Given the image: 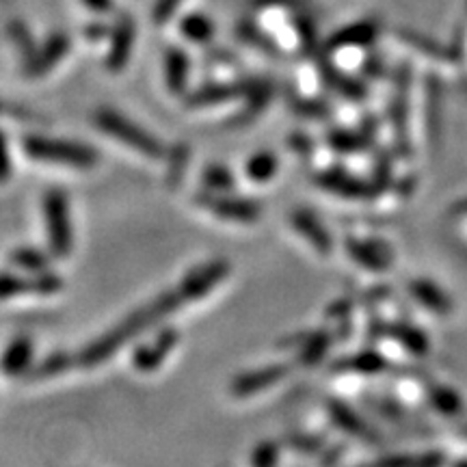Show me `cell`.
I'll use <instances>...</instances> for the list:
<instances>
[{
    "label": "cell",
    "instance_id": "obj_21",
    "mask_svg": "<svg viewBox=\"0 0 467 467\" xmlns=\"http://www.w3.org/2000/svg\"><path fill=\"white\" fill-rule=\"evenodd\" d=\"M277 167L279 160L275 159L270 152H258V154H253L252 159L247 160V175L253 182H267L273 178Z\"/></svg>",
    "mask_w": 467,
    "mask_h": 467
},
{
    "label": "cell",
    "instance_id": "obj_5",
    "mask_svg": "<svg viewBox=\"0 0 467 467\" xmlns=\"http://www.w3.org/2000/svg\"><path fill=\"white\" fill-rule=\"evenodd\" d=\"M63 288V279L51 269L35 275L19 273H0V301L24 297V294H39V297H52Z\"/></svg>",
    "mask_w": 467,
    "mask_h": 467
},
{
    "label": "cell",
    "instance_id": "obj_23",
    "mask_svg": "<svg viewBox=\"0 0 467 467\" xmlns=\"http://www.w3.org/2000/svg\"><path fill=\"white\" fill-rule=\"evenodd\" d=\"M372 35H375V28H372V24H368V22L353 24L351 28H344V31L338 33V35H333L331 48L353 46V43H366V42H370Z\"/></svg>",
    "mask_w": 467,
    "mask_h": 467
},
{
    "label": "cell",
    "instance_id": "obj_13",
    "mask_svg": "<svg viewBox=\"0 0 467 467\" xmlns=\"http://www.w3.org/2000/svg\"><path fill=\"white\" fill-rule=\"evenodd\" d=\"M33 340L28 336H18L9 342V346L4 348L3 357H0V370L7 377L24 375L28 368H33Z\"/></svg>",
    "mask_w": 467,
    "mask_h": 467
},
{
    "label": "cell",
    "instance_id": "obj_24",
    "mask_svg": "<svg viewBox=\"0 0 467 467\" xmlns=\"http://www.w3.org/2000/svg\"><path fill=\"white\" fill-rule=\"evenodd\" d=\"M9 37L13 39V43H16L18 51L24 54V58H28L33 52H35V43H33V35L27 28V24L22 22L9 24Z\"/></svg>",
    "mask_w": 467,
    "mask_h": 467
},
{
    "label": "cell",
    "instance_id": "obj_30",
    "mask_svg": "<svg viewBox=\"0 0 467 467\" xmlns=\"http://www.w3.org/2000/svg\"><path fill=\"white\" fill-rule=\"evenodd\" d=\"M85 33H87V37L96 42V39L105 37V33H108V28L105 27V24H93V27H87L85 28Z\"/></svg>",
    "mask_w": 467,
    "mask_h": 467
},
{
    "label": "cell",
    "instance_id": "obj_15",
    "mask_svg": "<svg viewBox=\"0 0 467 467\" xmlns=\"http://www.w3.org/2000/svg\"><path fill=\"white\" fill-rule=\"evenodd\" d=\"M12 264L19 270L28 275L43 273V270L51 269V258L35 247H19L12 253Z\"/></svg>",
    "mask_w": 467,
    "mask_h": 467
},
{
    "label": "cell",
    "instance_id": "obj_17",
    "mask_svg": "<svg viewBox=\"0 0 467 467\" xmlns=\"http://www.w3.org/2000/svg\"><path fill=\"white\" fill-rule=\"evenodd\" d=\"M201 184L206 191H213V193H232L236 180L234 174L225 165H208L201 174Z\"/></svg>",
    "mask_w": 467,
    "mask_h": 467
},
{
    "label": "cell",
    "instance_id": "obj_2",
    "mask_svg": "<svg viewBox=\"0 0 467 467\" xmlns=\"http://www.w3.org/2000/svg\"><path fill=\"white\" fill-rule=\"evenodd\" d=\"M22 147L31 160L78 167V169H90V167H96L97 160H100V154L91 145L76 144V141L51 139V136L42 135L24 136Z\"/></svg>",
    "mask_w": 467,
    "mask_h": 467
},
{
    "label": "cell",
    "instance_id": "obj_1",
    "mask_svg": "<svg viewBox=\"0 0 467 467\" xmlns=\"http://www.w3.org/2000/svg\"><path fill=\"white\" fill-rule=\"evenodd\" d=\"M184 303L186 299L182 297L178 288L167 290V292H162L160 297H156L154 301H150L147 306L128 314L124 321L117 323L111 331L102 333L100 338H96V340L87 344V346L78 353V366L96 368L106 360H111L121 346H126L128 342L135 340L136 336L145 333L147 329H152L154 324L169 318L171 314L178 312Z\"/></svg>",
    "mask_w": 467,
    "mask_h": 467
},
{
    "label": "cell",
    "instance_id": "obj_10",
    "mask_svg": "<svg viewBox=\"0 0 467 467\" xmlns=\"http://www.w3.org/2000/svg\"><path fill=\"white\" fill-rule=\"evenodd\" d=\"M135 22L130 16H121L111 28V48L106 54V67L111 72H121L130 58L132 43H135Z\"/></svg>",
    "mask_w": 467,
    "mask_h": 467
},
{
    "label": "cell",
    "instance_id": "obj_8",
    "mask_svg": "<svg viewBox=\"0 0 467 467\" xmlns=\"http://www.w3.org/2000/svg\"><path fill=\"white\" fill-rule=\"evenodd\" d=\"M180 333L171 327H162L150 342L141 344L132 353V366L139 372H154L156 368H160V363L174 353V348L178 346Z\"/></svg>",
    "mask_w": 467,
    "mask_h": 467
},
{
    "label": "cell",
    "instance_id": "obj_19",
    "mask_svg": "<svg viewBox=\"0 0 467 467\" xmlns=\"http://www.w3.org/2000/svg\"><path fill=\"white\" fill-rule=\"evenodd\" d=\"M292 223H294V228L299 230V232L306 236V238L312 240V245H316L321 252H327L329 249L327 234H324L321 223H318V221L314 219L312 214L303 213V210H297V213L292 214Z\"/></svg>",
    "mask_w": 467,
    "mask_h": 467
},
{
    "label": "cell",
    "instance_id": "obj_27",
    "mask_svg": "<svg viewBox=\"0 0 467 467\" xmlns=\"http://www.w3.org/2000/svg\"><path fill=\"white\" fill-rule=\"evenodd\" d=\"M9 178H12V159H9L7 136L0 130V184H4Z\"/></svg>",
    "mask_w": 467,
    "mask_h": 467
},
{
    "label": "cell",
    "instance_id": "obj_7",
    "mask_svg": "<svg viewBox=\"0 0 467 467\" xmlns=\"http://www.w3.org/2000/svg\"><path fill=\"white\" fill-rule=\"evenodd\" d=\"M230 270H232V267H230L228 260L223 258L210 260V262H204L199 264V267H195L193 270H189L178 284V290L182 292V297L186 299V303L199 301V299H204L210 290L219 286L223 279H228Z\"/></svg>",
    "mask_w": 467,
    "mask_h": 467
},
{
    "label": "cell",
    "instance_id": "obj_16",
    "mask_svg": "<svg viewBox=\"0 0 467 467\" xmlns=\"http://www.w3.org/2000/svg\"><path fill=\"white\" fill-rule=\"evenodd\" d=\"M74 363H78V360H74L70 353L66 351H57V353H51L48 357H43L42 362L37 363L35 368H33V378H37V381H42V378H51V377H57V375H63V372H67Z\"/></svg>",
    "mask_w": 467,
    "mask_h": 467
},
{
    "label": "cell",
    "instance_id": "obj_28",
    "mask_svg": "<svg viewBox=\"0 0 467 467\" xmlns=\"http://www.w3.org/2000/svg\"><path fill=\"white\" fill-rule=\"evenodd\" d=\"M82 3H85V7H90L91 12L96 13H106L111 12L113 7V0H82Z\"/></svg>",
    "mask_w": 467,
    "mask_h": 467
},
{
    "label": "cell",
    "instance_id": "obj_26",
    "mask_svg": "<svg viewBox=\"0 0 467 467\" xmlns=\"http://www.w3.org/2000/svg\"><path fill=\"white\" fill-rule=\"evenodd\" d=\"M180 4L182 0H156L154 12H152V19H154L156 24H165L167 19L178 12Z\"/></svg>",
    "mask_w": 467,
    "mask_h": 467
},
{
    "label": "cell",
    "instance_id": "obj_18",
    "mask_svg": "<svg viewBox=\"0 0 467 467\" xmlns=\"http://www.w3.org/2000/svg\"><path fill=\"white\" fill-rule=\"evenodd\" d=\"M180 31H182V35L195 43L210 42L214 35L213 22H210V18L201 16V13H191V16H186L184 19H182Z\"/></svg>",
    "mask_w": 467,
    "mask_h": 467
},
{
    "label": "cell",
    "instance_id": "obj_12",
    "mask_svg": "<svg viewBox=\"0 0 467 467\" xmlns=\"http://www.w3.org/2000/svg\"><path fill=\"white\" fill-rule=\"evenodd\" d=\"M284 375H286V368L284 366H267L260 368V370H249L245 372V375L236 377L230 390H232L234 396L247 398L275 385L279 378H284Z\"/></svg>",
    "mask_w": 467,
    "mask_h": 467
},
{
    "label": "cell",
    "instance_id": "obj_22",
    "mask_svg": "<svg viewBox=\"0 0 467 467\" xmlns=\"http://www.w3.org/2000/svg\"><path fill=\"white\" fill-rule=\"evenodd\" d=\"M238 37L243 39L245 43H249V46H255L260 48V51L269 52V54H277L279 48L275 46V42L270 39L267 33L262 31V28L255 27L253 22H240L238 24Z\"/></svg>",
    "mask_w": 467,
    "mask_h": 467
},
{
    "label": "cell",
    "instance_id": "obj_6",
    "mask_svg": "<svg viewBox=\"0 0 467 467\" xmlns=\"http://www.w3.org/2000/svg\"><path fill=\"white\" fill-rule=\"evenodd\" d=\"M195 201L204 210L219 216L225 221H236V223H253L258 219L260 206L253 199L236 198L232 193H213V191H199Z\"/></svg>",
    "mask_w": 467,
    "mask_h": 467
},
{
    "label": "cell",
    "instance_id": "obj_11",
    "mask_svg": "<svg viewBox=\"0 0 467 467\" xmlns=\"http://www.w3.org/2000/svg\"><path fill=\"white\" fill-rule=\"evenodd\" d=\"M245 90H247V81L210 82V85H204V87H199V90L191 91V96L186 97V105H189L191 108H206V106L223 105V102L245 96Z\"/></svg>",
    "mask_w": 467,
    "mask_h": 467
},
{
    "label": "cell",
    "instance_id": "obj_29",
    "mask_svg": "<svg viewBox=\"0 0 467 467\" xmlns=\"http://www.w3.org/2000/svg\"><path fill=\"white\" fill-rule=\"evenodd\" d=\"M262 7H297L299 0H255Z\"/></svg>",
    "mask_w": 467,
    "mask_h": 467
},
{
    "label": "cell",
    "instance_id": "obj_25",
    "mask_svg": "<svg viewBox=\"0 0 467 467\" xmlns=\"http://www.w3.org/2000/svg\"><path fill=\"white\" fill-rule=\"evenodd\" d=\"M279 446L275 441H262L255 446L252 455V467H277Z\"/></svg>",
    "mask_w": 467,
    "mask_h": 467
},
{
    "label": "cell",
    "instance_id": "obj_20",
    "mask_svg": "<svg viewBox=\"0 0 467 467\" xmlns=\"http://www.w3.org/2000/svg\"><path fill=\"white\" fill-rule=\"evenodd\" d=\"M191 160V150L186 144L174 145L171 154L167 156V184L169 186H178L182 178L186 174V167H189Z\"/></svg>",
    "mask_w": 467,
    "mask_h": 467
},
{
    "label": "cell",
    "instance_id": "obj_31",
    "mask_svg": "<svg viewBox=\"0 0 467 467\" xmlns=\"http://www.w3.org/2000/svg\"><path fill=\"white\" fill-rule=\"evenodd\" d=\"M0 111H3V105H0Z\"/></svg>",
    "mask_w": 467,
    "mask_h": 467
},
{
    "label": "cell",
    "instance_id": "obj_9",
    "mask_svg": "<svg viewBox=\"0 0 467 467\" xmlns=\"http://www.w3.org/2000/svg\"><path fill=\"white\" fill-rule=\"evenodd\" d=\"M70 37L66 33H54L42 43V46L35 48V52L27 58V66H24V74L31 78L46 76L48 72L70 52Z\"/></svg>",
    "mask_w": 467,
    "mask_h": 467
},
{
    "label": "cell",
    "instance_id": "obj_14",
    "mask_svg": "<svg viewBox=\"0 0 467 467\" xmlns=\"http://www.w3.org/2000/svg\"><path fill=\"white\" fill-rule=\"evenodd\" d=\"M189 74H191V61L182 48H169L165 54V81L167 90L175 96L186 93L189 87Z\"/></svg>",
    "mask_w": 467,
    "mask_h": 467
},
{
    "label": "cell",
    "instance_id": "obj_3",
    "mask_svg": "<svg viewBox=\"0 0 467 467\" xmlns=\"http://www.w3.org/2000/svg\"><path fill=\"white\" fill-rule=\"evenodd\" d=\"M93 124L97 130L106 132L115 141L130 147V150L141 152L147 159H165V145L156 139L152 132H147L144 126L135 124L130 117L121 115V113L113 111V108H100L93 115Z\"/></svg>",
    "mask_w": 467,
    "mask_h": 467
},
{
    "label": "cell",
    "instance_id": "obj_4",
    "mask_svg": "<svg viewBox=\"0 0 467 467\" xmlns=\"http://www.w3.org/2000/svg\"><path fill=\"white\" fill-rule=\"evenodd\" d=\"M43 221H46L48 247L54 258H66L74 249V228L70 199L61 189H51L43 195Z\"/></svg>",
    "mask_w": 467,
    "mask_h": 467
}]
</instances>
